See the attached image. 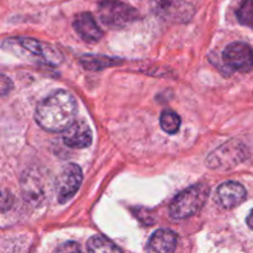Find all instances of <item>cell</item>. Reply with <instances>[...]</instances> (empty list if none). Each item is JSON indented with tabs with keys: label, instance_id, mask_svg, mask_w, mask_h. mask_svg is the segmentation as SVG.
<instances>
[{
	"label": "cell",
	"instance_id": "7a4b0ae2",
	"mask_svg": "<svg viewBox=\"0 0 253 253\" xmlns=\"http://www.w3.org/2000/svg\"><path fill=\"white\" fill-rule=\"evenodd\" d=\"M209 193L210 188L207 184H195L183 190L170 203V217L174 220H184L198 214L204 207Z\"/></svg>",
	"mask_w": 253,
	"mask_h": 253
},
{
	"label": "cell",
	"instance_id": "e0dca14e",
	"mask_svg": "<svg viewBox=\"0 0 253 253\" xmlns=\"http://www.w3.org/2000/svg\"><path fill=\"white\" fill-rule=\"evenodd\" d=\"M58 252H78L81 251V246L76 242H67V244L62 245L61 247L56 250Z\"/></svg>",
	"mask_w": 253,
	"mask_h": 253
},
{
	"label": "cell",
	"instance_id": "ba28073f",
	"mask_svg": "<svg viewBox=\"0 0 253 253\" xmlns=\"http://www.w3.org/2000/svg\"><path fill=\"white\" fill-rule=\"evenodd\" d=\"M93 141V132L85 120H76L63 131V142L72 148L89 147Z\"/></svg>",
	"mask_w": 253,
	"mask_h": 253
},
{
	"label": "cell",
	"instance_id": "30bf717a",
	"mask_svg": "<svg viewBox=\"0 0 253 253\" xmlns=\"http://www.w3.org/2000/svg\"><path fill=\"white\" fill-rule=\"evenodd\" d=\"M247 198V192L242 184L237 182H225L217 188L216 202L222 208L231 209L244 203Z\"/></svg>",
	"mask_w": 253,
	"mask_h": 253
},
{
	"label": "cell",
	"instance_id": "9a60e30c",
	"mask_svg": "<svg viewBox=\"0 0 253 253\" xmlns=\"http://www.w3.org/2000/svg\"><path fill=\"white\" fill-rule=\"evenodd\" d=\"M84 68L90 69V71H99V69L111 67L113 64L118 63V59L108 58L105 56H93V54H86L85 57L81 59Z\"/></svg>",
	"mask_w": 253,
	"mask_h": 253
},
{
	"label": "cell",
	"instance_id": "9c48e42d",
	"mask_svg": "<svg viewBox=\"0 0 253 253\" xmlns=\"http://www.w3.org/2000/svg\"><path fill=\"white\" fill-rule=\"evenodd\" d=\"M17 43L22 48H25L30 53L39 57L41 61L46 62L48 64L56 66V64H59V62L62 61V54L54 47H52L51 44H47L44 42L37 41V40L34 39H26V37L17 39Z\"/></svg>",
	"mask_w": 253,
	"mask_h": 253
},
{
	"label": "cell",
	"instance_id": "ac0fdd59",
	"mask_svg": "<svg viewBox=\"0 0 253 253\" xmlns=\"http://www.w3.org/2000/svg\"><path fill=\"white\" fill-rule=\"evenodd\" d=\"M247 225L253 230V210H251L250 215L247 216Z\"/></svg>",
	"mask_w": 253,
	"mask_h": 253
},
{
	"label": "cell",
	"instance_id": "8fae6325",
	"mask_svg": "<svg viewBox=\"0 0 253 253\" xmlns=\"http://www.w3.org/2000/svg\"><path fill=\"white\" fill-rule=\"evenodd\" d=\"M73 27L83 41L95 43L103 37V30L96 24L95 19L89 12H82L76 17Z\"/></svg>",
	"mask_w": 253,
	"mask_h": 253
},
{
	"label": "cell",
	"instance_id": "5bb4252c",
	"mask_svg": "<svg viewBox=\"0 0 253 253\" xmlns=\"http://www.w3.org/2000/svg\"><path fill=\"white\" fill-rule=\"evenodd\" d=\"M86 249L89 252H121L120 247L104 236H93L88 241Z\"/></svg>",
	"mask_w": 253,
	"mask_h": 253
},
{
	"label": "cell",
	"instance_id": "2e32d148",
	"mask_svg": "<svg viewBox=\"0 0 253 253\" xmlns=\"http://www.w3.org/2000/svg\"><path fill=\"white\" fill-rule=\"evenodd\" d=\"M240 24L253 29V0H244L236 11Z\"/></svg>",
	"mask_w": 253,
	"mask_h": 253
},
{
	"label": "cell",
	"instance_id": "3957f363",
	"mask_svg": "<svg viewBox=\"0 0 253 253\" xmlns=\"http://www.w3.org/2000/svg\"><path fill=\"white\" fill-rule=\"evenodd\" d=\"M101 22L110 29H124L138 20L137 10L121 0H103L98 5Z\"/></svg>",
	"mask_w": 253,
	"mask_h": 253
},
{
	"label": "cell",
	"instance_id": "8992f818",
	"mask_svg": "<svg viewBox=\"0 0 253 253\" xmlns=\"http://www.w3.org/2000/svg\"><path fill=\"white\" fill-rule=\"evenodd\" d=\"M83 182V173L76 163H69L63 168L56 182V192L59 204H64L74 197Z\"/></svg>",
	"mask_w": 253,
	"mask_h": 253
},
{
	"label": "cell",
	"instance_id": "6da1fadb",
	"mask_svg": "<svg viewBox=\"0 0 253 253\" xmlns=\"http://www.w3.org/2000/svg\"><path fill=\"white\" fill-rule=\"evenodd\" d=\"M77 101L67 90H56L37 105V124L49 132H63L76 121Z\"/></svg>",
	"mask_w": 253,
	"mask_h": 253
},
{
	"label": "cell",
	"instance_id": "7c38bea8",
	"mask_svg": "<svg viewBox=\"0 0 253 253\" xmlns=\"http://www.w3.org/2000/svg\"><path fill=\"white\" fill-rule=\"evenodd\" d=\"M178 245V237L172 230L160 229L151 236L147 245L150 252H173Z\"/></svg>",
	"mask_w": 253,
	"mask_h": 253
},
{
	"label": "cell",
	"instance_id": "52a82bcc",
	"mask_svg": "<svg viewBox=\"0 0 253 253\" xmlns=\"http://www.w3.org/2000/svg\"><path fill=\"white\" fill-rule=\"evenodd\" d=\"M222 59L232 71L247 73L253 69V48L245 42H234L224 49Z\"/></svg>",
	"mask_w": 253,
	"mask_h": 253
},
{
	"label": "cell",
	"instance_id": "4fadbf2b",
	"mask_svg": "<svg viewBox=\"0 0 253 253\" xmlns=\"http://www.w3.org/2000/svg\"><path fill=\"white\" fill-rule=\"evenodd\" d=\"M160 124L163 131H166L169 135H175L179 131L182 120H180V116L175 111L167 109V110H163L162 114H161Z\"/></svg>",
	"mask_w": 253,
	"mask_h": 253
},
{
	"label": "cell",
	"instance_id": "5b68a950",
	"mask_svg": "<svg viewBox=\"0 0 253 253\" xmlns=\"http://www.w3.org/2000/svg\"><path fill=\"white\" fill-rule=\"evenodd\" d=\"M152 7L162 19L187 21L195 11V0H152Z\"/></svg>",
	"mask_w": 253,
	"mask_h": 253
},
{
	"label": "cell",
	"instance_id": "277c9868",
	"mask_svg": "<svg viewBox=\"0 0 253 253\" xmlns=\"http://www.w3.org/2000/svg\"><path fill=\"white\" fill-rule=\"evenodd\" d=\"M246 157L247 150L244 143L230 140L208 156L207 166L215 170H230L244 162Z\"/></svg>",
	"mask_w": 253,
	"mask_h": 253
}]
</instances>
